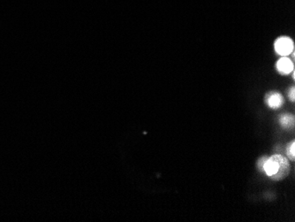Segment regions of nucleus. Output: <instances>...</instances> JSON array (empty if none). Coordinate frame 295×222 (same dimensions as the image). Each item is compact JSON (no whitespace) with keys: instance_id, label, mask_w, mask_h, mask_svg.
<instances>
[{"instance_id":"f257e3e1","label":"nucleus","mask_w":295,"mask_h":222,"mask_svg":"<svg viewBox=\"0 0 295 222\" xmlns=\"http://www.w3.org/2000/svg\"><path fill=\"white\" fill-rule=\"evenodd\" d=\"M291 171V165L288 159L280 154L268 157L263 164V173L272 181H278L287 177Z\"/></svg>"},{"instance_id":"f03ea898","label":"nucleus","mask_w":295,"mask_h":222,"mask_svg":"<svg viewBox=\"0 0 295 222\" xmlns=\"http://www.w3.org/2000/svg\"><path fill=\"white\" fill-rule=\"evenodd\" d=\"M275 52L281 57H287L294 51V44L291 38L280 37L274 43Z\"/></svg>"},{"instance_id":"7ed1b4c3","label":"nucleus","mask_w":295,"mask_h":222,"mask_svg":"<svg viewBox=\"0 0 295 222\" xmlns=\"http://www.w3.org/2000/svg\"><path fill=\"white\" fill-rule=\"evenodd\" d=\"M264 100H265L266 104L273 110L282 107L284 103V97L280 93L277 91L267 93Z\"/></svg>"},{"instance_id":"20e7f679","label":"nucleus","mask_w":295,"mask_h":222,"mask_svg":"<svg viewBox=\"0 0 295 222\" xmlns=\"http://www.w3.org/2000/svg\"><path fill=\"white\" fill-rule=\"evenodd\" d=\"M276 68L279 74L283 75H287L291 74L294 69L293 62L290 58L288 57H281L276 63Z\"/></svg>"},{"instance_id":"39448f33","label":"nucleus","mask_w":295,"mask_h":222,"mask_svg":"<svg viewBox=\"0 0 295 222\" xmlns=\"http://www.w3.org/2000/svg\"><path fill=\"white\" fill-rule=\"evenodd\" d=\"M279 123L281 126L286 129L291 130L294 126V116L290 114H284L279 117Z\"/></svg>"},{"instance_id":"423d86ee","label":"nucleus","mask_w":295,"mask_h":222,"mask_svg":"<svg viewBox=\"0 0 295 222\" xmlns=\"http://www.w3.org/2000/svg\"><path fill=\"white\" fill-rule=\"evenodd\" d=\"M295 143L294 141H291V143L288 145L286 148V154H287L288 159L293 161L295 159Z\"/></svg>"},{"instance_id":"0eeeda50","label":"nucleus","mask_w":295,"mask_h":222,"mask_svg":"<svg viewBox=\"0 0 295 222\" xmlns=\"http://www.w3.org/2000/svg\"><path fill=\"white\" fill-rule=\"evenodd\" d=\"M267 159H268L267 156H263V157L258 159V161H257V167H258L260 172H263V164H264Z\"/></svg>"},{"instance_id":"6e6552de","label":"nucleus","mask_w":295,"mask_h":222,"mask_svg":"<svg viewBox=\"0 0 295 222\" xmlns=\"http://www.w3.org/2000/svg\"><path fill=\"white\" fill-rule=\"evenodd\" d=\"M288 97H289V99L292 101V102H294L295 99V89L294 87H291V89L288 90Z\"/></svg>"}]
</instances>
